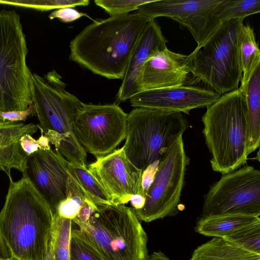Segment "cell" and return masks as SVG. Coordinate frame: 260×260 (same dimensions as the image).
<instances>
[{"label": "cell", "mask_w": 260, "mask_h": 260, "mask_svg": "<svg viewBox=\"0 0 260 260\" xmlns=\"http://www.w3.org/2000/svg\"><path fill=\"white\" fill-rule=\"evenodd\" d=\"M157 260H172L168 257L166 254L161 255Z\"/></svg>", "instance_id": "obj_34"}, {"label": "cell", "mask_w": 260, "mask_h": 260, "mask_svg": "<svg viewBox=\"0 0 260 260\" xmlns=\"http://www.w3.org/2000/svg\"><path fill=\"white\" fill-rule=\"evenodd\" d=\"M212 169L222 174L241 168L249 155L247 110L240 87L222 94L202 116Z\"/></svg>", "instance_id": "obj_4"}, {"label": "cell", "mask_w": 260, "mask_h": 260, "mask_svg": "<svg viewBox=\"0 0 260 260\" xmlns=\"http://www.w3.org/2000/svg\"><path fill=\"white\" fill-rule=\"evenodd\" d=\"M224 214L260 216V171L246 165L222 174L204 196L201 217Z\"/></svg>", "instance_id": "obj_11"}, {"label": "cell", "mask_w": 260, "mask_h": 260, "mask_svg": "<svg viewBox=\"0 0 260 260\" xmlns=\"http://www.w3.org/2000/svg\"><path fill=\"white\" fill-rule=\"evenodd\" d=\"M71 232L102 260H149L147 236L134 209L124 205L98 206Z\"/></svg>", "instance_id": "obj_5"}, {"label": "cell", "mask_w": 260, "mask_h": 260, "mask_svg": "<svg viewBox=\"0 0 260 260\" xmlns=\"http://www.w3.org/2000/svg\"><path fill=\"white\" fill-rule=\"evenodd\" d=\"M205 88L181 85L141 91L129 99L134 108H146L189 114L193 109L207 107L221 96Z\"/></svg>", "instance_id": "obj_15"}, {"label": "cell", "mask_w": 260, "mask_h": 260, "mask_svg": "<svg viewBox=\"0 0 260 260\" xmlns=\"http://www.w3.org/2000/svg\"><path fill=\"white\" fill-rule=\"evenodd\" d=\"M151 0H95L96 5L103 9L110 16L128 14L137 10L143 4Z\"/></svg>", "instance_id": "obj_28"}, {"label": "cell", "mask_w": 260, "mask_h": 260, "mask_svg": "<svg viewBox=\"0 0 260 260\" xmlns=\"http://www.w3.org/2000/svg\"><path fill=\"white\" fill-rule=\"evenodd\" d=\"M69 260H102L83 240L71 232Z\"/></svg>", "instance_id": "obj_29"}, {"label": "cell", "mask_w": 260, "mask_h": 260, "mask_svg": "<svg viewBox=\"0 0 260 260\" xmlns=\"http://www.w3.org/2000/svg\"><path fill=\"white\" fill-rule=\"evenodd\" d=\"M260 12V0H222L217 6L213 18L221 23L236 19H244Z\"/></svg>", "instance_id": "obj_23"}, {"label": "cell", "mask_w": 260, "mask_h": 260, "mask_svg": "<svg viewBox=\"0 0 260 260\" xmlns=\"http://www.w3.org/2000/svg\"><path fill=\"white\" fill-rule=\"evenodd\" d=\"M0 260H19V259L14 256H12L11 258H7V259H4V258H0Z\"/></svg>", "instance_id": "obj_35"}, {"label": "cell", "mask_w": 260, "mask_h": 260, "mask_svg": "<svg viewBox=\"0 0 260 260\" xmlns=\"http://www.w3.org/2000/svg\"><path fill=\"white\" fill-rule=\"evenodd\" d=\"M83 16L90 18L84 13L79 12L73 7H63L57 9L51 12L49 15L50 19L58 18L63 22H70L74 21Z\"/></svg>", "instance_id": "obj_30"}, {"label": "cell", "mask_w": 260, "mask_h": 260, "mask_svg": "<svg viewBox=\"0 0 260 260\" xmlns=\"http://www.w3.org/2000/svg\"><path fill=\"white\" fill-rule=\"evenodd\" d=\"M150 21L137 12L94 21L71 41L70 58L95 74L122 79L133 49Z\"/></svg>", "instance_id": "obj_1"}, {"label": "cell", "mask_w": 260, "mask_h": 260, "mask_svg": "<svg viewBox=\"0 0 260 260\" xmlns=\"http://www.w3.org/2000/svg\"><path fill=\"white\" fill-rule=\"evenodd\" d=\"M189 161L182 136H180L160 160L146 191L143 207L134 210L140 220L149 222L175 215Z\"/></svg>", "instance_id": "obj_9"}, {"label": "cell", "mask_w": 260, "mask_h": 260, "mask_svg": "<svg viewBox=\"0 0 260 260\" xmlns=\"http://www.w3.org/2000/svg\"><path fill=\"white\" fill-rule=\"evenodd\" d=\"M189 127L182 113L135 108L127 114L122 148L128 159L143 172L157 165L170 146Z\"/></svg>", "instance_id": "obj_6"}, {"label": "cell", "mask_w": 260, "mask_h": 260, "mask_svg": "<svg viewBox=\"0 0 260 260\" xmlns=\"http://www.w3.org/2000/svg\"><path fill=\"white\" fill-rule=\"evenodd\" d=\"M191 55L169 50L157 51L146 62L140 81V92L185 85L190 73Z\"/></svg>", "instance_id": "obj_16"}, {"label": "cell", "mask_w": 260, "mask_h": 260, "mask_svg": "<svg viewBox=\"0 0 260 260\" xmlns=\"http://www.w3.org/2000/svg\"><path fill=\"white\" fill-rule=\"evenodd\" d=\"M127 114L117 105L84 104L73 124L75 137L95 158L116 150L125 139Z\"/></svg>", "instance_id": "obj_10"}, {"label": "cell", "mask_w": 260, "mask_h": 260, "mask_svg": "<svg viewBox=\"0 0 260 260\" xmlns=\"http://www.w3.org/2000/svg\"><path fill=\"white\" fill-rule=\"evenodd\" d=\"M67 162L59 151L49 146L28 155L22 172L45 200L53 217L68 198L70 172Z\"/></svg>", "instance_id": "obj_13"}, {"label": "cell", "mask_w": 260, "mask_h": 260, "mask_svg": "<svg viewBox=\"0 0 260 260\" xmlns=\"http://www.w3.org/2000/svg\"><path fill=\"white\" fill-rule=\"evenodd\" d=\"M260 223L259 216L244 214H224L200 217L196 232L205 236L224 238Z\"/></svg>", "instance_id": "obj_19"}, {"label": "cell", "mask_w": 260, "mask_h": 260, "mask_svg": "<svg viewBox=\"0 0 260 260\" xmlns=\"http://www.w3.org/2000/svg\"><path fill=\"white\" fill-rule=\"evenodd\" d=\"M12 256L11 251L7 245L0 229V258L7 259Z\"/></svg>", "instance_id": "obj_31"}, {"label": "cell", "mask_w": 260, "mask_h": 260, "mask_svg": "<svg viewBox=\"0 0 260 260\" xmlns=\"http://www.w3.org/2000/svg\"><path fill=\"white\" fill-rule=\"evenodd\" d=\"M27 48L20 17L0 12V114L24 111L33 104L32 73L26 63Z\"/></svg>", "instance_id": "obj_7"}, {"label": "cell", "mask_w": 260, "mask_h": 260, "mask_svg": "<svg viewBox=\"0 0 260 260\" xmlns=\"http://www.w3.org/2000/svg\"><path fill=\"white\" fill-rule=\"evenodd\" d=\"M89 3L88 0H12L3 2L5 5L28 8L41 11L57 10L63 7L86 6Z\"/></svg>", "instance_id": "obj_26"}, {"label": "cell", "mask_w": 260, "mask_h": 260, "mask_svg": "<svg viewBox=\"0 0 260 260\" xmlns=\"http://www.w3.org/2000/svg\"><path fill=\"white\" fill-rule=\"evenodd\" d=\"M223 238L247 251L260 254V223Z\"/></svg>", "instance_id": "obj_27"}, {"label": "cell", "mask_w": 260, "mask_h": 260, "mask_svg": "<svg viewBox=\"0 0 260 260\" xmlns=\"http://www.w3.org/2000/svg\"><path fill=\"white\" fill-rule=\"evenodd\" d=\"M241 88L244 92L247 110L249 155L259 147L260 142L259 67L253 72L246 85Z\"/></svg>", "instance_id": "obj_21"}, {"label": "cell", "mask_w": 260, "mask_h": 260, "mask_svg": "<svg viewBox=\"0 0 260 260\" xmlns=\"http://www.w3.org/2000/svg\"><path fill=\"white\" fill-rule=\"evenodd\" d=\"M222 0H151L140 6L137 13L150 20L170 18L186 27L199 48L220 25L213 18Z\"/></svg>", "instance_id": "obj_12"}, {"label": "cell", "mask_w": 260, "mask_h": 260, "mask_svg": "<svg viewBox=\"0 0 260 260\" xmlns=\"http://www.w3.org/2000/svg\"><path fill=\"white\" fill-rule=\"evenodd\" d=\"M53 217L51 238L54 259L69 260L73 221L58 214H55Z\"/></svg>", "instance_id": "obj_25"}, {"label": "cell", "mask_w": 260, "mask_h": 260, "mask_svg": "<svg viewBox=\"0 0 260 260\" xmlns=\"http://www.w3.org/2000/svg\"><path fill=\"white\" fill-rule=\"evenodd\" d=\"M86 166L108 194L111 203L124 205L135 194L143 197V172L126 157L122 148Z\"/></svg>", "instance_id": "obj_14"}, {"label": "cell", "mask_w": 260, "mask_h": 260, "mask_svg": "<svg viewBox=\"0 0 260 260\" xmlns=\"http://www.w3.org/2000/svg\"><path fill=\"white\" fill-rule=\"evenodd\" d=\"M244 19L224 22L190 54V73L220 95L238 88L242 72L238 38Z\"/></svg>", "instance_id": "obj_8"}, {"label": "cell", "mask_w": 260, "mask_h": 260, "mask_svg": "<svg viewBox=\"0 0 260 260\" xmlns=\"http://www.w3.org/2000/svg\"><path fill=\"white\" fill-rule=\"evenodd\" d=\"M42 260H55L53 252L51 235L48 242L47 248Z\"/></svg>", "instance_id": "obj_33"}, {"label": "cell", "mask_w": 260, "mask_h": 260, "mask_svg": "<svg viewBox=\"0 0 260 260\" xmlns=\"http://www.w3.org/2000/svg\"><path fill=\"white\" fill-rule=\"evenodd\" d=\"M167 41L157 22L150 21L140 36L131 54L116 96L124 102L140 92L141 73L147 60L157 51L167 48Z\"/></svg>", "instance_id": "obj_17"}, {"label": "cell", "mask_w": 260, "mask_h": 260, "mask_svg": "<svg viewBox=\"0 0 260 260\" xmlns=\"http://www.w3.org/2000/svg\"><path fill=\"white\" fill-rule=\"evenodd\" d=\"M54 70L32 75L31 93L41 134L69 162L86 167V151L76 139L74 121L84 103L66 89Z\"/></svg>", "instance_id": "obj_3"}, {"label": "cell", "mask_w": 260, "mask_h": 260, "mask_svg": "<svg viewBox=\"0 0 260 260\" xmlns=\"http://www.w3.org/2000/svg\"><path fill=\"white\" fill-rule=\"evenodd\" d=\"M190 260H260V254L247 251L223 238L213 237L199 246Z\"/></svg>", "instance_id": "obj_20"}, {"label": "cell", "mask_w": 260, "mask_h": 260, "mask_svg": "<svg viewBox=\"0 0 260 260\" xmlns=\"http://www.w3.org/2000/svg\"><path fill=\"white\" fill-rule=\"evenodd\" d=\"M238 52L242 77L240 87H244L255 70L259 67L260 51L254 29L244 23L240 27L238 38Z\"/></svg>", "instance_id": "obj_22"}, {"label": "cell", "mask_w": 260, "mask_h": 260, "mask_svg": "<svg viewBox=\"0 0 260 260\" xmlns=\"http://www.w3.org/2000/svg\"><path fill=\"white\" fill-rule=\"evenodd\" d=\"M133 209L134 210L141 209L145 203V197L140 194H135L133 196L130 200Z\"/></svg>", "instance_id": "obj_32"}, {"label": "cell", "mask_w": 260, "mask_h": 260, "mask_svg": "<svg viewBox=\"0 0 260 260\" xmlns=\"http://www.w3.org/2000/svg\"><path fill=\"white\" fill-rule=\"evenodd\" d=\"M38 124H24L20 121L0 122V170L12 178V169L23 172L28 155L21 145L25 135H32L38 130Z\"/></svg>", "instance_id": "obj_18"}, {"label": "cell", "mask_w": 260, "mask_h": 260, "mask_svg": "<svg viewBox=\"0 0 260 260\" xmlns=\"http://www.w3.org/2000/svg\"><path fill=\"white\" fill-rule=\"evenodd\" d=\"M53 217L43 198L22 177L10 185L0 212V229L13 256L42 260L51 235Z\"/></svg>", "instance_id": "obj_2"}, {"label": "cell", "mask_w": 260, "mask_h": 260, "mask_svg": "<svg viewBox=\"0 0 260 260\" xmlns=\"http://www.w3.org/2000/svg\"><path fill=\"white\" fill-rule=\"evenodd\" d=\"M67 164L70 172L76 178L96 206L112 204L103 186L86 167L74 164L68 160Z\"/></svg>", "instance_id": "obj_24"}]
</instances>
